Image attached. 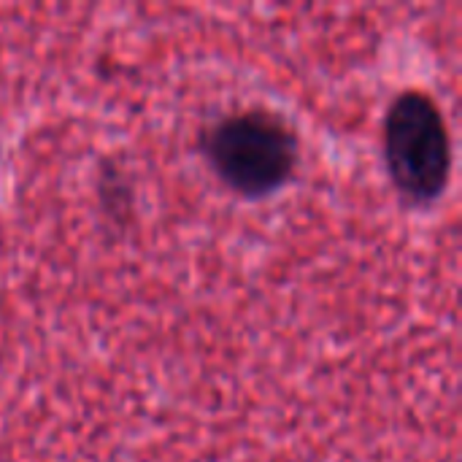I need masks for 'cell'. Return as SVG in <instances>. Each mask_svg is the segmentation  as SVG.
Here are the masks:
<instances>
[{"label":"cell","mask_w":462,"mask_h":462,"mask_svg":"<svg viewBox=\"0 0 462 462\" xmlns=\"http://www.w3.org/2000/svg\"><path fill=\"white\" fill-rule=\"evenodd\" d=\"M203 149L219 179L252 198L279 189L300 154L295 130L263 108L222 116L203 133Z\"/></svg>","instance_id":"6da1fadb"},{"label":"cell","mask_w":462,"mask_h":462,"mask_svg":"<svg viewBox=\"0 0 462 462\" xmlns=\"http://www.w3.org/2000/svg\"><path fill=\"white\" fill-rule=\"evenodd\" d=\"M384 154L403 195L433 200L444 192L452 146L444 116L425 92L409 89L393 100L384 122Z\"/></svg>","instance_id":"7a4b0ae2"}]
</instances>
